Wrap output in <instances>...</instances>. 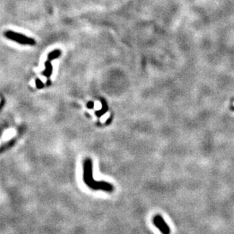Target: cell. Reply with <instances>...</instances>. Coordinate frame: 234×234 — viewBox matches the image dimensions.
Wrapping results in <instances>:
<instances>
[{
	"mask_svg": "<svg viewBox=\"0 0 234 234\" xmlns=\"http://www.w3.org/2000/svg\"><path fill=\"white\" fill-rule=\"evenodd\" d=\"M84 180L90 188L95 190L106 191V192H112L113 190V186L108 182H97L92 177V164L90 160H87L85 163L84 168Z\"/></svg>",
	"mask_w": 234,
	"mask_h": 234,
	"instance_id": "1",
	"label": "cell"
},
{
	"mask_svg": "<svg viewBox=\"0 0 234 234\" xmlns=\"http://www.w3.org/2000/svg\"><path fill=\"white\" fill-rule=\"evenodd\" d=\"M5 36L9 40L18 43V44H23V45L34 46L36 44V41L34 39L26 37V36L21 34L16 33V32L12 31V30H6L5 32Z\"/></svg>",
	"mask_w": 234,
	"mask_h": 234,
	"instance_id": "2",
	"label": "cell"
},
{
	"mask_svg": "<svg viewBox=\"0 0 234 234\" xmlns=\"http://www.w3.org/2000/svg\"><path fill=\"white\" fill-rule=\"evenodd\" d=\"M154 223L155 224L159 230L163 233V234H169L170 233V228H169L168 225L165 223V221L163 220L162 217L157 215L156 217H154Z\"/></svg>",
	"mask_w": 234,
	"mask_h": 234,
	"instance_id": "3",
	"label": "cell"
},
{
	"mask_svg": "<svg viewBox=\"0 0 234 234\" xmlns=\"http://www.w3.org/2000/svg\"><path fill=\"white\" fill-rule=\"evenodd\" d=\"M45 67H46L45 71H43L42 75L44 76H46L47 78H49V77L52 76V73H53V66H52V64H51L50 61L49 60L46 61Z\"/></svg>",
	"mask_w": 234,
	"mask_h": 234,
	"instance_id": "4",
	"label": "cell"
},
{
	"mask_svg": "<svg viewBox=\"0 0 234 234\" xmlns=\"http://www.w3.org/2000/svg\"><path fill=\"white\" fill-rule=\"evenodd\" d=\"M60 54H61V52L59 49H55V50L49 53L48 54V60L49 61L53 60V59H56V58L59 57Z\"/></svg>",
	"mask_w": 234,
	"mask_h": 234,
	"instance_id": "5",
	"label": "cell"
},
{
	"mask_svg": "<svg viewBox=\"0 0 234 234\" xmlns=\"http://www.w3.org/2000/svg\"><path fill=\"white\" fill-rule=\"evenodd\" d=\"M36 86H37V88H38V89H41V88H43L44 87V84L42 82L41 80L39 79V78H37L36 79Z\"/></svg>",
	"mask_w": 234,
	"mask_h": 234,
	"instance_id": "6",
	"label": "cell"
},
{
	"mask_svg": "<svg viewBox=\"0 0 234 234\" xmlns=\"http://www.w3.org/2000/svg\"><path fill=\"white\" fill-rule=\"evenodd\" d=\"M47 85H50V80H49V79H48V80H47Z\"/></svg>",
	"mask_w": 234,
	"mask_h": 234,
	"instance_id": "7",
	"label": "cell"
}]
</instances>
